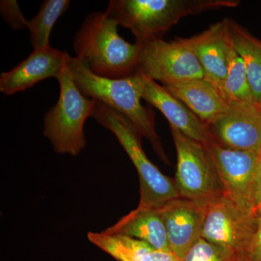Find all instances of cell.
I'll return each instance as SVG.
<instances>
[{"label": "cell", "mask_w": 261, "mask_h": 261, "mask_svg": "<svg viewBox=\"0 0 261 261\" xmlns=\"http://www.w3.org/2000/svg\"><path fill=\"white\" fill-rule=\"evenodd\" d=\"M118 25L106 12H94L86 17L75 34V57L94 74L116 80L137 72L141 45L125 41L118 34Z\"/></svg>", "instance_id": "obj_1"}, {"label": "cell", "mask_w": 261, "mask_h": 261, "mask_svg": "<svg viewBox=\"0 0 261 261\" xmlns=\"http://www.w3.org/2000/svg\"><path fill=\"white\" fill-rule=\"evenodd\" d=\"M67 64L75 85L84 95L126 117L142 137L149 141L160 159L164 163L169 162L156 132L154 113L141 102L142 95L135 74L116 80L99 76L76 57L69 56Z\"/></svg>", "instance_id": "obj_2"}, {"label": "cell", "mask_w": 261, "mask_h": 261, "mask_svg": "<svg viewBox=\"0 0 261 261\" xmlns=\"http://www.w3.org/2000/svg\"><path fill=\"white\" fill-rule=\"evenodd\" d=\"M238 0H111L106 13L118 25L130 29L142 45L162 39L173 25L189 15L235 8Z\"/></svg>", "instance_id": "obj_3"}, {"label": "cell", "mask_w": 261, "mask_h": 261, "mask_svg": "<svg viewBox=\"0 0 261 261\" xmlns=\"http://www.w3.org/2000/svg\"><path fill=\"white\" fill-rule=\"evenodd\" d=\"M92 117L116 136L126 151L140 178V207L157 208L168 201L180 198L174 179L163 174L146 155L139 130L122 113L94 100Z\"/></svg>", "instance_id": "obj_4"}, {"label": "cell", "mask_w": 261, "mask_h": 261, "mask_svg": "<svg viewBox=\"0 0 261 261\" xmlns=\"http://www.w3.org/2000/svg\"><path fill=\"white\" fill-rule=\"evenodd\" d=\"M56 80L59 99L44 117L43 134L57 153L75 156L87 144L84 124L92 117L95 101L79 89L67 63Z\"/></svg>", "instance_id": "obj_5"}, {"label": "cell", "mask_w": 261, "mask_h": 261, "mask_svg": "<svg viewBox=\"0 0 261 261\" xmlns=\"http://www.w3.org/2000/svg\"><path fill=\"white\" fill-rule=\"evenodd\" d=\"M171 135L177 155L175 185L181 198L209 204L224 196L221 178L205 145L174 127Z\"/></svg>", "instance_id": "obj_6"}, {"label": "cell", "mask_w": 261, "mask_h": 261, "mask_svg": "<svg viewBox=\"0 0 261 261\" xmlns=\"http://www.w3.org/2000/svg\"><path fill=\"white\" fill-rule=\"evenodd\" d=\"M205 147L219 173L224 196L247 211L258 213L261 153L228 148L214 139Z\"/></svg>", "instance_id": "obj_7"}, {"label": "cell", "mask_w": 261, "mask_h": 261, "mask_svg": "<svg viewBox=\"0 0 261 261\" xmlns=\"http://www.w3.org/2000/svg\"><path fill=\"white\" fill-rule=\"evenodd\" d=\"M137 71L159 81L163 87L204 79L198 60L181 38L170 42L156 39L142 44Z\"/></svg>", "instance_id": "obj_8"}, {"label": "cell", "mask_w": 261, "mask_h": 261, "mask_svg": "<svg viewBox=\"0 0 261 261\" xmlns=\"http://www.w3.org/2000/svg\"><path fill=\"white\" fill-rule=\"evenodd\" d=\"M257 214L223 196L207 205L201 238L242 253L255 231Z\"/></svg>", "instance_id": "obj_9"}, {"label": "cell", "mask_w": 261, "mask_h": 261, "mask_svg": "<svg viewBox=\"0 0 261 261\" xmlns=\"http://www.w3.org/2000/svg\"><path fill=\"white\" fill-rule=\"evenodd\" d=\"M135 75L142 99L161 111L169 122L170 126L205 145L214 139L209 127L163 86L140 72H136Z\"/></svg>", "instance_id": "obj_10"}, {"label": "cell", "mask_w": 261, "mask_h": 261, "mask_svg": "<svg viewBox=\"0 0 261 261\" xmlns=\"http://www.w3.org/2000/svg\"><path fill=\"white\" fill-rule=\"evenodd\" d=\"M207 205L180 197L157 207L166 227L170 249L180 259L201 238Z\"/></svg>", "instance_id": "obj_11"}, {"label": "cell", "mask_w": 261, "mask_h": 261, "mask_svg": "<svg viewBox=\"0 0 261 261\" xmlns=\"http://www.w3.org/2000/svg\"><path fill=\"white\" fill-rule=\"evenodd\" d=\"M208 127L221 145L261 153V108L255 103L230 105L228 113Z\"/></svg>", "instance_id": "obj_12"}, {"label": "cell", "mask_w": 261, "mask_h": 261, "mask_svg": "<svg viewBox=\"0 0 261 261\" xmlns=\"http://www.w3.org/2000/svg\"><path fill=\"white\" fill-rule=\"evenodd\" d=\"M191 49L203 70L204 79L222 95L228 70V47L230 41L228 18L213 24L194 37L181 38Z\"/></svg>", "instance_id": "obj_13"}, {"label": "cell", "mask_w": 261, "mask_h": 261, "mask_svg": "<svg viewBox=\"0 0 261 261\" xmlns=\"http://www.w3.org/2000/svg\"><path fill=\"white\" fill-rule=\"evenodd\" d=\"M69 55L51 46L34 49L27 59L10 71L0 75V92L10 95L23 92L38 82L58 78L66 65Z\"/></svg>", "instance_id": "obj_14"}, {"label": "cell", "mask_w": 261, "mask_h": 261, "mask_svg": "<svg viewBox=\"0 0 261 261\" xmlns=\"http://www.w3.org/2000/svg\"><path fill=\"white\" fill-rule=\"evenodd\" d=\"M164 88L183 102L207 126L228 113L230 105L205 79L166 86Z\"/></svg>", "instance_id": "obj_15"}, {"label": "cell", "mask_w": 261, "mask_h": 261, "mask_svg": "<svg viewBox=\"0 0 261 261\" xmlns=\"http://www.w3.org/2000/svg\"><path fill=\"white\" fill-rule=\"evenodd\" d=\"M102 231L130 237L145 242L157 250L171 251L166 227L158 208L138 206Z\"/></svg>", "instance_id": "obj_16"}, {"label": "cell", "mask_w": 261, "mask_h": 261, "mask_svg": "<svg viewBox=\"0 0 261 261\" xmlns=\"http://www.w3.org/2000/svg\"><path fill=\"white\" fill-rule=\"evenodd\" d=\"M87 238L118 261H181L171 251L157 250L145 242L124 235L89 231Z\"/></svg>", "instance_id": "obj_17"}, {"label": "cell", "mask_w": 261, "mask_h": 261, "mask_svg": "<svg viewBox=\"0 0 261 261\" xmlns=\"http://www.w3.org/2000/svg\"><path fill=\"white\" fill-rule=\"evenodd\" d=\"M228 25L233 47L245 63L254 102L261 108V41L234 20L228 19Z\"/></svg>", "instance_id": "obj_18"}, {"label": "cell", "mask_w": 261, "mask_h": 261, "mask_svg": "<svg viewBox=\"0 0 261 261\" xmlns=\"http://www.w3.org/2000/svg\"><path fill=\"white\" fill-rule=\"evenodd\" d=\"M227 57V75L224 82L223 97L229 105L255 103L247 78L245 63L233 47L231 36Z\"/></svg>", "instance_id": "obj_19"}, {"label": "cell", "mask_w": 261, "mask_h": 261, "mask_svg": "<svg viewBox=\"0 0 261 261\" xmlns=\"http://www.w3.org/2000/svg\"><path fill=\"white\" fill-rule=\"evenodd\" d=\"M69 0H45L39 12L29 20L31 44L34 49L49 47V38L55 24L69 8Z\"/></svg>", "instance_id": "obj_20"}, {"label": "cell", "mask_w": 261, "mask_h": 261, "mask_svg": "<svg viewBox=\"0 0 261 261\" xmlns=\"http://www.w3.org/2000/svg\"><path fill=\"white\" fill-rule=\"evenodd\" d=\"M239 252L200 238L181 261H236Z\"/></svg>", "instance_id": "obj_21"}, {"label": "cell", "mask_w": 261, "mask_h": 261, "mask_svg": "<svg viewBox=\"0 0 261 261\" xmlns=\"http://www.w3.org/2000/svg\"><path fill=\"white\" fill-rule=\"evenodd\" d=\"M0 11L5 22L14 31L28 27L29 20L25 18L16 0H2Z\"/></svg>", "instance_id": "obj_22"}, {"label": "cell", "mask_w": 261, "mask_h": 261, "mask_svg": "<svg viewBox=\"0 0 261 261\" xmlns=\"http://www.w3.org/2000/svg\"><path fill=\"white\" fill-rule=\"evenodd\" d=\"M250 261H261V213L258 212L256 226L251 238L249 240L243 252Z\"/></svg>", "instance_id": "obj_23"}, {"label": "cell", "mask_w": 261, "mask_h": 261, "mask_svg": "<svg viewBox=\"0 0 261 261\" xmlns=\"http://www.w3.org/2000/svg\"><path fill=\"white\" fill-rule=\"evenodd\" d=\"M236 261H250V260H249L248 259H247V257L245 256V255H243V254L240 253V255H239L238 259H237Z\"/></svg>", "instance_id": "obj_24"}, {"label": "cell", "mask_w": 261, "mask_h": 261, "mask_svg": "<svg viewBox=\"0 0 261 261\" xmlns=\"http://www.w3.org/2000/svg\"><path fill=\"white\" fill-rule=\"evenodd\" d=\"M257 209H258V212L261 213V187L260 192H259L258 202H257Z\"/></svg>", "instance_id": "obj_25"}]
</instances>
